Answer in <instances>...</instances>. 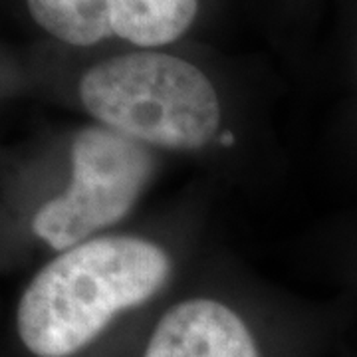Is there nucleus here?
<instances>
[{"label": "nucleus", "mask_w": 357, "mask_h": 357, "mask_svg": "<svg viewBox=\"0 0 357 357\" xmlns=\"http://www.w3.org/2000/svg\"><path fill=\"white\" fill-rule=\"evenodd\" d=\"M215 183L26 274L2 357H133L147 328L213 246Z\"/></svg>", "instance_id": "f257e3e1"}, {"label": "nucleus", "mask_w": 357, "mask_h": 357, "mask_svg": "<svg viewBox=\"0 0 357 357\" xmlns=\"http://www.w3.org/2000/svg\"><path fill=\"white\" fill-rule=\"evenodd\" d=\"M58 50L34 70L42 98L167 159L195 161L213 183L246 189L278 177L272 128L203 62L171 48Z\"/></svg>", "instance_id": "f03ea898"}, {"label": "nucleus", "mask_w": 357, "mask_h": 357, "mask_svg": "<svg viewBox=\"0 0 357 357\" xmlns=\"http://www.w3.org/2000/svg\"><path fill=\"white\" fill-rule=\"evenodd\" d=\"M165 155L96 121L42 128L6 147L0 178V268L30 272L137 220Z\"/></svg>", "instance_id": "7ed1b4c3"}, {"label": "nucleus", "mask_w": 357, "mask_h": 357, "mask_svg": "<svg viewBox=\"0 0 357 357\" xmlns=\"http://www.w3.org/2000/svg\"><path fill=\"white\" fill-rule=\"evenodd\" d=\"M342 314L280 290L211 246L133 357H326Z\"/></svg>", "instance_id": "20e7f679"}, {"label": "nucleus", "mask_w": 357, "mask_h": 357, "mask_svg": "<svg viewBox=\"0 0 357 357\" xmlns=\"http://www.w3.org/2000/svg\"><path fill=\"white\" fill-rule=\"evenodd\" d=\"M24 6L54 46L74 52L102 50L112 42L171 48L201 13V0H24Z\"/></svg>", "instance_id": "39448f33"}]
</instances>
